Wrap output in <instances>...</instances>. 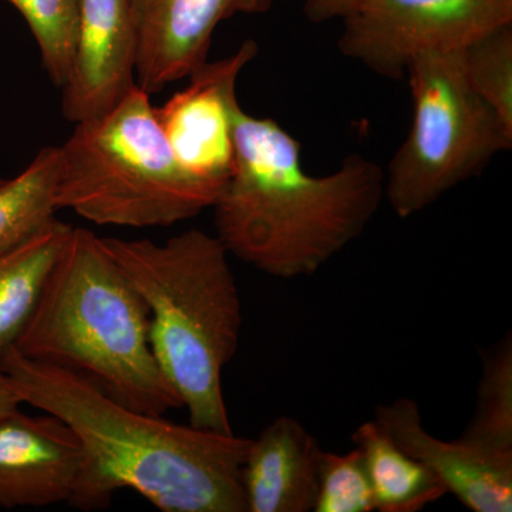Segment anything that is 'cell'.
Instances as JSON below:
<instances>
[{
  "instance_id": "1",
  "label": "cell",
  "mask_w": 512,
  "mask_h": 512,
  "mask_svg": "<svg viewBox=\"0 0 512 512\" xmlns=\"http://www.w3.org/2000/svg\"><path fill=\"white\" fill-rule=\"evenodd\" d=\"M23 403L67 424L84 451L69 507H109L136 491L163 512H247L242 466L251 439L133 409L62 367L10 348L0 359Z\"/></svg>"
},
{
  "instance_id": "2",
  "label": "cell",
  "mask_w": 512,
  "mask_h": 512,
  "mask_svg": "<svg viewBox=\"0 0 512 512\" xmlns=\"http://www.w3.org/2000/svg\"><path fill=\"white\" fill-rule=\"evenodd\" d=\"M231 177L214 204L229 254L281 279L316 274L365 232L384 200V171L352 154L338 170H305L301 144L281 124L238 107Z\"/></svg>"
},
{
  "instance_id": "3",
  "label": "cell",
  "mask_w": 512,
  "mask_h": 512,
  "mask_svg": "<svg viewBox=\"0 0 512 512\" xmlns=\"http://www.w3.org/2000/svg\"><path fill=\"white\" fill-rule=\"evenodd\" d=\"M13 348L86 377L140 412L183 409L151 349L146 302L90 229L73 227Z\"/></svg>"
},
{
  "instance_id": "4",
  "label": "cell",
  "mask_w": 512,
  "mask_h": 512,
  "mask_svg": "<svg viewBox=\"0 0 512 512\" xmlns=\"http://www.w3.org/2000/svg\"><path fill=\"white\" fill-rule=\"evenodd\" d=\"M101 239L146 302L151 349L190 424L234 433L222 372L238 350L242 309L227 248L201 229H188L163 244Z\"/></svg>"
},
{
  "instance_id": "5",
  "label": "cell",
  "mask_w": 512,
  "mask_h": 512,
  "mask_svg": "<svg viewBox=\"0 0 512 512\" xmlns=\"http://www.w3.org/2000/svg\"><path fill=\"white\" fill-rule=\"evenodd\" d=\"M150 97L136 84L107 113L76 123L59 147V210L97 225L146 228L214 207L221 191L178 163Z\"/></svg>"
},
{
  "instance_id": "6",
  "label": "cell",
  "mask_w": 512,
  "mask_h": 512,
  "mask_svg": "<svg viewBox=\"0 0 512 512\" xmlns=\"http://www.w3.org/2000/svg\"><path fill=\"white\" fill-rule=\"evenodd\" d=\"M406 76L412 127L384 173V198L403 220L476 177L512 147L511 128L471 89L461 50L421 53Z\"/></svg>"
},
{
  "instance_id": "7",
  "label": "cell",
  "mask_w": 512,
  "mask_h": 512,
  "mask_svg": "<svg viewBox=\"0 0 512 512\" xmlns=\"http://www.w3.org/2000/svg\"><path fill=\"white\" fill-rule=\"evenodd\" d=\"M342 22L340 52L400 80L421 53L458 52L512 25V0H355Z\"/></svg>"
},
{
  "instance_id": "8",
  "label": "cell",
  "mask_w": 512,
  "mask_h": 512,
  "mask_svg": "<svg viewBox=\"0 0 512 512\" xmlns=\"http://www.w3.org/2000/svg\"><path fill=\"white\" fill-rule=\"evenodd\" d=\"M256 55L258 45L247 40L232 55L205 63L185 89L154 107L178 163L221 192L234 167L238 77Z\"/></svg>"
},
{
  "instance_id": "9",
  "label": "cell",
  "mask_w": 512,
  "mask_h": 512,
  "mask_svg": "<svg viewBox=\"0 0 512 512\" xmlns=\"http://www.w3.org/2000/svg\"><path fill=\"white\" fill-rule=\"evenodd\" d=\"M137 29L136 83L150 96L208 62L220 23L262 15L276 0H128Z\"/></svg>"
},
{
  "instance_id": "10",
  "label": "cell",
  "mask_w": 512,
  "mask_h": 512,
  "mask_svg": "<svg viewBox=\"0 0 512 512\" xmlns=\"http://www.w3.org/2000/svg\"><path fill=\"white\" fill-rule=\"evenodd\" d=\"M137 29L128 0H79L63 114L72 123L96 119L136 86Z\"/></svg>"
},
{
  "instance_id": "11",
  "label": "cell",
  "mask_w": 512,
  "mask_h": 512,
  "mask_svg": "<svg viewBox=\"0 0 512 512\" xmlns=\"http://www.w3.org/2000/svg\"><path fill=\"white\" fill-rule=\"evenodd\" d=\"M83 466L79 440L53 414L0 419V507L67 504Z\"/></svg>"
},
{
  "instance_id": "12",
  "label": "cell",
  "mask_w": 512,
  "mask_h": 512,
  "mask_svg": "<svg viewBox=\"0 0 512 512\" xmlns=\"http://www.w3.org/2000/svg\"><path fill=\"white\" fill-rule=\"evenodd\" d=\"M375 421L468 510L511 512L512 458L490 456L460 439L444 441L431 436L421 423L419 404L404 397L377 406Z\"/></svg>"
},
{
  "instance_id": "13",
  "label": "cell",
  "mask_w": 512,
  "mask_h": 512,
  "mask_svg": "<svg viewBox=\"0 0 512 512\" xmlns=\"http://www.w3.org/2000/svg\"><path fill=\"white\" fill-rule=\"evenodd\" d=\"M322 451L298 420L272 421L251 439L242 466L247 512L313 511Z\"/></svg>"
},
{
  "instance_id": "14",
  "label": "cell",
  "mask_w": 512,
  "mask_h": 512,
  "mask_svg": "<svg viewBox=\"0 0 512 512\" xmlns=\"http://www.w3.org/2000/svg\"><path fill=\"white\" fill-rule=\"evenodd\" d=\"M72 229L55 218L19 247L0 254V359L32 319Z\"/></svg>"
},
{
  "instance_id": "15",
  "label": "cell",
  "mask_w": 512,
  "mask_h": 512,
  "mask_svg": "<svg viewBox=\"0 0 512 512\" xmlns=\"http://www.w3.org/2000/svg\"><path fill=\"white\" fill-rule=\"evenodd\" d=\"M352 440L365 460L375 511L417 512L447 494L429 468L397 446L375 420L357 427Z\"/></svg>"
},
{
  "instance_id": "16",
  "label": "cell",
  "mask_w": 512,
  "mask_h": 512,
  "mask_svg": "<svg viewBox=\"0 0 512 512\" xmlns=\"http://www.w3.org/2000/svg\"><path fill=\"white\" fill-rule=\"evenodd\" d=\"M59 147H46L12 180L0 183V254L19 247L55 220Z\"/></svg>"
},
{
  "instance_id": "17",
  "label": "cell",
  "mask_w": 512,
  "mask_h": 512,
  "mask_svg": "<svg viewBox=\"0 0 512 512\" xmlns=\"http://www.w3.org/2000/svg\"><path fill=\"white\" fill-rule=\"evenodd\" d=\"M458 439L490 456L512 458L511 333L484 353L476 410Z\"/></svg>"
},
{
  "instance_id": "18",
  "label": "cell",
  "mask_w": 512,
  "mask_h": 512,
  "mask_svg": "<svg viewBox=\"0 0 512 512\" xmlns=\"http://www.w3.org/2000/svg\"><path fill=\"white\" fill-rule=\"evenodd\" d=\"M18 9L39 46L42 64L55 86L69 79L76 43L79 0H6Z\"/></svg>"
},
{
  "instance_id": "19",
  "label": "cell",
  "mask_w": 512,
  "mask_h": 512,
  "mask_svg": "<svg viewBox=\"0 0 512 512\" xmlns=\"http://www.w3.org/2000/svg\"><path fill=\"white\" fill-rule=\"evenodd\" d=\"M474 90L512 130V25L478 37L461 50Z\"/></svg>"
},
{
  "instance_id": "20",
  "label": "cell",
  "mask_w": 512,
  "mask_h": 512,
  "mask_svg": "<svg viewBox=\"0 0 512 512\" xmlns=\"http://www.w3.org/2000/svg\"><path fill=\"white\" fill-rule=\"evenodd\" d=\"M315 512L375 511L372 485L359 448L348 454L322 451Z\"/></svg>"
},
{
  "instance_id": "21",
  "label": "cell",
  "mask_w": 512,
  "mask_h": 512,
  "mask_svg": "<svg viewBox=\"0 0 512 512\" xmlns=\"http://www.w3.org/2000/svg\"><path fill=\"white\" fill-rule=\"evenodd\" d=\"M355 0H303V9L312 22L340 19L349 12Z\"/></svg>"
},
{
  "instance_id": "22",
  "label": "cell",
  "mask_w": 512,
  "mask_h": 512,
  "mask_svg": "<svg viewBox=\"0 0 512 512\" xmlns=\"http://www.w3.org/2000/svg\"><path fill=\"white\" fill-rule=\"evenodd\" d=\"M20 404H23V402L15 384H13L8 373L0 366V419L18 412Z\"/></svg>"
},
{
  "instance_id": "23",
  "label": "cell",
  "mask_w": 512,
  "mask_h": 512,
  "mask_svg": "<svg viewBox=\"0 0 512 512\" xmlns=\"http://www.w3.org/2000/svg\"><path fill=\"white\" fill-rule=\"evenodd\" d=\"M0 183H2V178H0Z\"/></svg>"
}]
</instances>
